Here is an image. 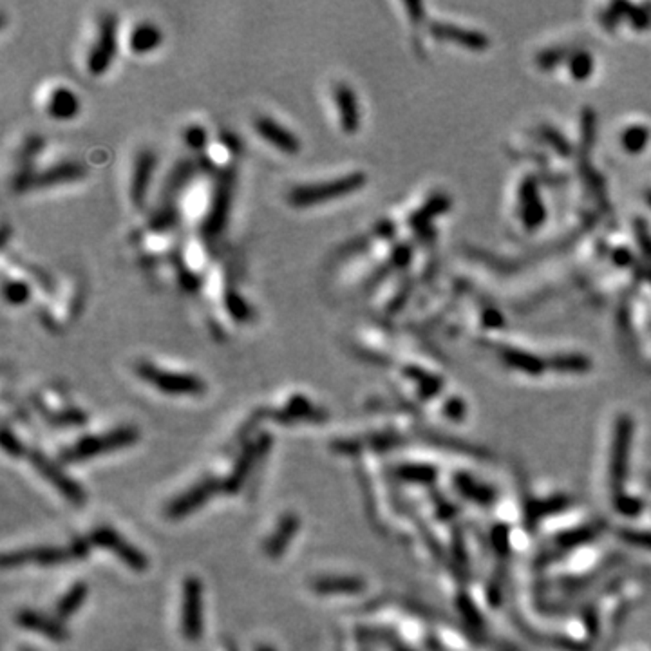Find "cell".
<instances>
[{
  "instance_id": "cell-1",
  "label": "cell",
  "mask_w": 651,
  "mask_h": 651,
  "mask_svg": "<svg viewBox=\"0 0 651 651\" xmlns=\"http://www.w3.org/2000/svg\"><path fill=\"white\" fill-rule=\"evenodd\" d=\"M365 184L364 172H351L348 176L335 177V179H326L321 183L311 184H298L291 192L288 194V201L295 208H310L317 204L326 203V201L338 199L350 194L358 192Z\"/></svg>"
},
{
  "instance_id": "cell-2",
  "label": "cell",
  "mask_w": 651,
  "mask_h": 651,
  "mask_svg": "<svg viewBox=\"0 0 651 651\" xmlns=\"http://www.w3.org/2000/svg\"><path fill=\"white\" fill-rule=\"evenodd\" d=\"M137 439H140V431L132 425H123V427H116L105 432V434L85 436V438L78 439L76 444L69 445L60 458L66 463H78L83 459L122 451V449L136 444Z\"/></svg>"
},
{
  "instance_id": "cell-3",
  "label": "cell",
  "mask_w": 651,
  "mask_h": 651,
  "mask_svg": "<svg viewBox=\"0 0 651 651\" xmlns=\"http://www.w3.org/2000/svg\"><path fill=\"white\" fill-rule=\"evenodd\" d=\"M136 373L143 382L156 387L157 391L172 395V397H203L207 391V384L196 375L169 371V369L157 368L150 362L136 364Z\"/></svg>"
},
{
  "instance_id": "cell-4",
  "label": "cell",
  "mask_w": 651,
  "mask_h": 651,
  "mask_svg": "<svg viewBox=\"0 0 651 651\" xmlns=\"http://www.w3.org/2000/svg\"><path fill=\"white\" fill-rule=\"evenodd\" d=\"M204 632V588L199 577L187 576L181 595V633L189 642H199Z\"/></svg>"
},
{
  "instance_id": "cell-5",
  "label": "cell",
  "mask_w": 651,
  "mask_h": 651,
  "mask_svg": "<svg viewBox=\"0 0 651 651\" xmlns=\"http://www.w3.org/2000/svg\"><path fill=\"white\" fill-rule=\"evenodd\" d=\"M28 458L29 463L33 465V469H35L53 489H56L63 499H67V501L73 503V505H83V503L87 501V494L85 491H83V486L67 474V472L60 467V463H56L55 459L49 458L48 454H43L42 451H36V449L29 451Z\"/></svg>"
},
{
  "instance_id": "cell-6",
  "label": "cell",
  "mask_w": 651,
  "mask_h": 651,
  "mask_svg": "<svg viewBox=\"0 0 651 651\" xmlns=\"http://www.w3.org/2000/svg\"><path fill=\"white\" fill-rule=\"evenodd\" d=\"M116 53H118V16L113 13H102L98 20V35L87 58L90 75H105Z\"/></svg>"
},
{
  "instance_id": "cell-7",
  "label": "cell",
  "mask_w": 651,
  "mask_h": 651,
  "mask_svg": "<svg viewBox=\"0 0 651 651\" xmlns=\"http://www.w3.org/2000/svg\"><path fill=\"white\" fill-rule=\"evenodd\" d=\"M271 444H274V439H271L270 434L263 432L259 438L251 442V444L244 445L241 454L237 456L236 465L230 471V474L226 476V479L223 481V492L228 496H236L239 494L241 489L244 486V483L250 479V474L254 472L255 465L257 462H263L264 456L268 454V451L271 449Z\"/></svg>"
},
{
  "instance_id": "cell-8",
  "label": "cell",
  "mask_w": 651,
  "mask_h": 651,
  "mask_svg": "<svg viewBox=\"0 0 651 651\" xmlns=\"http://www.w3.org/2000/svg\"><path fill=\"white\" fill-rule=\"evenodd\" d=\"M89 541L96 546L109 550L110 553L118 557L120 561L130 568L132 572H147L149 570V557L142 552V550L134 546L132 543L127 541L122 533L116 532L114 528L109 526H98L90 532Z\"/></svg>"
},
{
  "instance_id": "cell-9",
  "label": "cell",
  "mask_w": 651,
  "mask_h": 651,
  "mask_svg": "<svg viewBox=\"0 0 651 651\" xmlns=\"http://www.w3.org/2000/svg\"><path fill=\"white\" fill-rule=\"evenodd\" d=\"M234 177H236L234 169H228L219 174L212 199H210L207 219L203 224V234L208 239H216L217 236H221V231L226 224L228 214H230L231 194H234Z\"/></svg>"
},
{
  "instance_id": "cell-10",
  "label": "cell",
  "mask_w": 651,
  "mask_h": 651,
  "mask_svg": "<svg viewBox=\"0 0 651 651\" xmlns=\"http://www.w3.org/2000/svg\"><path fill=\"white\" fill-rule=\"evenodd\" d=\"M223 492V481H219L214 476L201 479L196 485H192L189 491H184L183 494L177 496L176 499L167 505L165 516L172 521L183 519L187 516L194 514L196 510H199L204 503H208L216 494Z\"/></svg>"
},
{
  "instance_id": "cell-11",
  "label": "cell",
  "mask_w": 651,
  "mask_h": 651,
  "mask_svg": "<svg viewBox=\"0 0 651 651\" xmlns=\"http://www.w3.org/2000/svg\"><path fill=\"white\" fill-rule=\"evenodd\" d=\"M76 559L75 552L71 546L62 548V546H33V548L15 550L8 552L2 557V566L4 568H22L28 565L42 566V568H53L60 566L67 561Z\"/></svg>"
},
{
  "instance_id": "cell-12",
  "label": "cell",
  "mask_w": 651,
  "mask_h": 651,
  "mask_svg": "<svg viewBox=\"0 0 651 651\" xmlns=\"http://www.w3.org/2000/svg\"><path fill=\"white\" fill-rule=\"evenodd\" d=\"M16 624L24 630L46 637L53 642H66L69 639V630L58 617H49L35 610H22L16 615Z\"/></svg>"
},
{
  "instance_id": "cell-13",
  "label": "cell",
  "mask_w": 651,
  "mask_h": 651,
  "mask_svg": "<svg viewBox=\"0 0 651 651\" xmlns=\"http://www.w3.org/2000/svg\"><path fill=\"white\" fill-rule=\"evenodd\" d=\"M254 129L255 132L263 137L264 142H268L271 147L281 150V152L291 154V156L301 152V140L291 130H288L286 127L275 122V120L268 118V116H259L254 122Z\"/></svg>"
},
{
  "instance_id": "cell-14",
  "label": "cell",
  "mask_w": 651,
  "mask_h": 651,
  "mask_svg": "<svg viewBox=\"0 0 651 651\" xmlns=\"http://www.w3.org/2000/svg\"><path fill=\"white\" fill-rule=\"evenodd\" d=\"M156 154L152 150H142L134 161L132 181H130V199L132 204L142 210L145 207L147 194H149L150 181H152L154 169H156Z\"/></svg>"
},
{
  "instance_id": "cell-15",
  "label": "cell",
  "mask_w": 651,
  "mask_h": 651,
  "mask_svg": "<svg viewBox=\"0 0 651 651\" xmlns=\"http://www.w3.org/2000/svg\"><path fill=\"white\" fill-rule=\"evenodd\" d=\"M298 528H301V518L295 512H286L281 516L277 526L274 528V532L270 533V538L264 543V553L270 559H278L286 553L288 546L291 545V541L297 536Z\"/></svg>"
},
{
  "instance_id": "cell-16",
  "label": "cell",
  "mask_w": 651,
  "mask_h": 651,
  "mask_svg": "<svg viewBox=\"0 0 651 651\" xmlns=\"http://www.w3.org/2000/svg\"><path fill=\"white\" fill-rule=\"evenodd\" d=\"M82 177H85V167L82 163L63 161L60 165L51 167V169L43 170V172H33L31 179H29V190L48 189V187H55V184L71 183V181L82 179Z\"/></svg>"
},
{
  "instance_id": "cell-17",
  "label": "cell",
  "mask_w": 651,
  "mask_h": 651,
  "mask_svg": "<svg viewBox=\"0 0 651 651\" xmlns=\"http://www.w3.org/2000/svg\"><path fill=\"white\" fill-rule=\"evenodd\" d=\"M317 595H353L365 588V583L355 576H321L310 580Z\"/></svg>"
},
{
  "instance_id": "cell-18",
  "label": "cell",
  "mask_w": 651,
  "mask_h": 651,
  "mask_svg": "<svg viewBox=\"0 0 651 651\" xmlns=\"http://www.w3.org/2000/svg\"><path fill=\"white\" fill-rule=\"evenodd\" d=\"M335 102L338 109V120H340L342 132L355 134L358 129V105L357 96L348 83H337L335 87Z\"/></svg>"
},
{
  "instance_id": "cell-19",
  "label": "cell",
  "mask_w": 651,
  "mask_h": 651,
  "mask_svg": "<svg viewBox=\"0 0 651 651\" xmlns=\"http://www.w3.org/2000/svg\"><path fill=\"white\" fill-rule=\"evenodd\" d=\"M274 418L278 424H291V422L297 420L324 422L326 412H322L321 409H315L313 404L306 397L295 395V397H291V400H288V404L281 411L275 412Z\"/></svg>"
},
{
  "instance_id": "cell-20",
  "label": "cell",
  "mask_w": 651,
  "mask_h": 651,
  "mask_svg": "<svg viewBox=\"0 0 651 651\" xmlns=\"http://www.w3.org/2000/svg\"><path fill=\"white\" fill-rule=\"evenodd\" d=\"M80 113L78 96L67 87H56L48 100V114L53 120L67 122Z\"/></svg>"
},
{
  "instance_id": "cell-21",
  "label": "cell",
  "mask_w": 651,
  "mask_h": 651,
  "mask_svg": "<svg viewBox=\"0 0 651 651\" xmlns=\"http://www.w3.org/2000/svg\"><path fill=\"white\" fill-rule=\"evenodd\" d=\"M87 597H89V585L83 583V580H76L75 585L63 593L62 599L56 603L55 615L58 617L62 623H66L67 619H71L73 615L78 613V610L82 608Z\"/></svg>"
},
{
  "instance_id": "cell-22",
  "label": "cell",
  "mask_w": 651,
  "mask_h": 651,
  "mask_svg": "<svg viewBox=\"0 0 651 651\" xmlns=\"http://www.w3.org/2000/svg\"><path fill=\"white\" fill-rule=\"evenodd\" d=\"M163 40L160 29L150 22H142L132 29L129 36V49L136 55H145V53L154 51Z\"/></svg>"
},
{
  "instance_id": "cell-23",
  "label": "cell",
  "mask_w": 651,
  "mask_h": 651,
  "mask_svg": "<svg viewBox=\"0 0 651 651\" xmlns=\"http://www.w3.org/2000/svg\"><path fill=\"white\" fill-rule=\"evenodd\" d=\"M194 176V167L192 163H179L176 167L172 174L169 176L165 183V189H163V199H165L167 204H170V199L183 189V184L187 181H190V177Z\"/></svg>"
},
{
  "instance_id": "cell-24",
  "label": "cell",
  "mask_w": 651,
  "mask_h": 651,
  "mask_svg": "<svg viewBox=\"0 0 651 651\" xmlns=\"http://www.w3.org/2000/svg\"><path fill=\"white\" fill-rule=\"evenodd\" d=\"M42 415L48 418V422L51 425H58V427H80V425L87 424V416L83 415L80 409H63V411L49 412L42 411Z\"/></svg>"
},
{
  "instance_id": "cell-25",
  "label": "cell",
  "mask_w": 651,
  "mask_h": 651,
  "mask_svg": "<svg viewBox=\"0 0 651 651\" xmlns=\"http://www.w3.org/2000/svg\"><path fill=\"white\" fill-rule=\"evenodd\" d=\"M224 306H226L228 313L239 322H250L254 317L248 302L237 291H228L226 297H224Z\"/></svg>"
},
{
  "instance_id": "cell-26",
  "label": "cell",
  "mask_w": 651,
  "mask_h": 651,
  "mask_svg": "<svg viewBox=\"0 0 651 651\" xmlns=\"http://www.w3.org/2000/svg\"><path fill=\"white\" fill-rule=\"evenodd\" d=\"M4 297L11 306H22L28 298L31 297V290L22 281H6L4 283Z\"/></svg>"
},
{
  "instance_id": "cell-27",
  "label": "cell",
  "mask_w": 651,
  "mask_h": 651,
  "mask_svg": "<svg viewBox=\"0 0 651 651\" xmlns=\"http://www.w3.org/2000/svg\"><path fill=\"white\" fill-rule=\"evenodd\" d=\"M0 444H2V449H4L9 456H13V458H20V456L29 454L28 449H26L24 444H22V439H20L19 436H16L15 432L8 427V425H4V429H2Z\"/></svg>"
},
{
  "instance_id": "cell-28",
  "label": "cell",
  "mask_w": 651,
  "mask_h": 651,
  "mask_svg": "<svg viewBox=\"0 0 651 651\" xmlns=\"http://www.w3.org/2000/svg\"><path fill=\"white\" fill-rule=\"evenodd\" d=\"M183 140L187 147L194 150H203L207 147V130L201 125H189L183 130Z\"/></svg>"
},
{
  "instance_id": "cell-29",
  "label": "cell",
  "mask_w": 651,
  "mask_h": 651,
  "mask_svg": "<svg viewBox=\"0 0 651 651\" xmlns=\"http://www.w3.org/2000/svg\"><path fill=\"white\" fill-rule=\"evenodd\" d=\"M257 651H277V650H275V647H271V646H268V644H263V646L257 647Z\"/></svg>"
}]
</instances>
